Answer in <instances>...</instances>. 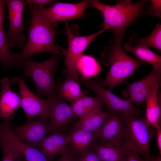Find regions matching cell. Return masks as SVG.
<instances>
[{
  "instance_id": "cb8c5ba5",
  "label": "cell",
  "mask_w": 161,
  "mask_h": 161,
  "mask_svg": "<svg viewBox=\"0 0 161 161\" xmlns=\"http://www.w3.org/2000/svg\"><path fill=\"white\" fill-rule=\"evenodd\" d=\"M109 113L97 111L79 118L74 124L75 128L84 131L96 132L101 127Z\"/></svg>"
},
{
  "instance_id": "4316f807",
  "label": "cell",
  "mask_w": 161,
  "mask_h": 161,
  "mask_svg": "<svg viewBox=\"0 0 161 161\" xmlns=\"http://www.w3.org/2000/svg\"><path fill=\"white\" fill-rule=\"evenodd\" d=\"M17 55V53L10 51L4 30L0 29V63L4 69L11 68L15 65Z\"/></svg>"
},
{
  "instance_id": "836d02e7",
  "label": "cell",
  "mask_w": 161,
  "mask_h": 161,
  "mask_svg": "<svg viewBox=\"0 0 161 161\" xmlns=\"http://www.w3.org/2000/svg\"><path fill=\"white\" fill-rule=\"evenodd\" d=\"M27 4H34L39 6H44L46 4H52L55 1L52 0H26Z\"/></svg>"
},
{
  "instance_id": "44dd1931",
  "label": "cell",
  "mask_w": 161,
  "mask_h": 161,
  "mask_svg": "<svg viewBox=\"0 0 161 161\" xmlns=\"http://www.w3.org/2000/svg\"><path fill=\"white\" fill-rule=\"evenodd\" d=\"M66 79L56 84V95L60 98L72 102L85 96L80 86V83L76 81L66 70Z\"/></svg>"
},
{
  "instance_id": "d6986e66",
  "label": "cell",
  "mask_w": 161,
  "mask_h": 161,
  "mask_svg": "<svg viewBox=\"0 0 161 161\" xmlns=\"http://www.w3.org/2000/svg\"><path fill=\"white\" fill-rule=\"evenodd\" d=\"M161 85L154 86L147 94L144 101L146 105L145 118L150 126L155 128L160 125L161 104L158 89Z\"/></svg>"
},
{
  "instance_id": "4dcf8cb0",
  "label": "cell",
  "mask_w": 161,
  "mask_h": 161,
  "mask_svg": "<svg viewBox=\"0 0 161 161\" xmlns=\"http://www.w3.org/2000/svg\"><path fill=\"white\" fill-rule=\"evenodd\" d=\"M127 152L125 161H149L141 158L136 153L127 147Z\"/></svg>"
},
{
  "instance_id": "277c9868",
  "label": "cell",
  "mask_w": 161,
  "mask_h": 161,
  "mask_svg": "<svg viewBox=\"0 0 161 161\" xmlns=\"http://www.w3.org/2000/svg\"><path fill=\"white\" fill-rule=\"evenodd\" d=\"M52 54L50 58L42 62H35L28 58L22 62L21 69L24 70V75L30 77L33 81L39 97H49L57 93L54 78L61 55Z\"/></svg>"
},
{
  "instance_id": "e575fe53",
  "label": "cell",
  "mask_w": 161,
  "mask_h": 161,
  "mask_svg": "<svg viewBox=\"0 0 161 161\" xmlns=\"http://www.w3.org/2000/svg\"><path fill=\"white\" fill-rule=\"evenodd\" d=\"M156 134L157 136V144L159 154L161 155V129L160 125L155 128Z\"/></svg>"
},
{
  "instance_id": "4fadbf2b",
  "label": "cell",
  "mask_w": 161,
  "mask_h": 161,
  "mask_svg": "<svg viewBox=\"0 0 161 161\" xmlns=\"http://www.w3.org/2000/svg\"><path fill=\"white\" fill-rule=\"evenodd\" d=\"M49 124L53 133L63 132L75 116L71 107L66 101L56 95L47 97Z\"/></svg>"
},
{
  "instance_id": "5b68a950",
  "label": "cell",
  "mask_w": 161,
  "mask_h": 161,
  "mask_svg": "<svg viewBox=\"0 0 161 161\" xmlns=\"http://www.w3.org/2000/svg\"><path fill=\"white\" fill-rule=\"evenodd\" d=\"M123 116L124 145L135 153L142 155L144 159L150 161L151 156L150 144L156 131L151 128L145 118L139 117L135 114L123 115Z\"/></svg>"
},
{
  "instance_id": "f1b7e54d",
  "label": "cell",
  "mask_w": 161,
  "mask_h": 161,
  "mask_svg": "<svg viewBox=\"0 0 161 161\" xmlns=\"http://www.w3.org/2000/svg\"><path fill=\"white\" fill-rule=\"evenodd\" d=\"M77 161H102L96 153L92 148L87 150L80 154Z\"/></svg>"
},
{
  "instance_id": "ba28073f",
  "label": "cell",
  "mask_w": 161,
  "mask_h": 161,
  "mask_svg": "<svg viewBox=\"0 0 161 161\" xmlns=\"http://www.w3.org/2000/svg\"><path fill=\"white\" fill-rule=\"evenodd\" d=\"M99 78L91 79H80L79 82L84 86L94 92L101 100L109 112H118L126 115L135 114L142 112L140 109L133 104L131 100H125L119 97L110 90L103 87Z\"/></svg>"
},
{
  "instance_id": "484cf974",
  "label": "cell",
  "mask_w": 161,
  "mask_h": 161,
  "mask_svg": "<svg viewBox=\"0 0 161 161\" xmlns=\"http://www.w3.org/2000/svg\"><path fill=\"white\" fill-rule=\"evenodd\" d=\"M161 25L158 23L151 33L147 37L140 38L137 34L133 33L129 38L131 42H134L137 45L148 48L154 47L158 51H161Z\"/></svg>"
},
{
  "instance_id": "6da1fadb",
  "label": "cell",
  "mask_w": 161,
  "mask_h": 161,
  "mask_svg": "<svg viewBox=\"0 0 161 161\" xmlns=\"http://www.w3.org/2000/svg\"><path fill=\"white\" fill-rule=\"evenodd\" d=\"M147 1L133 3L130 0H117L115 5H112L99 0H88L103 14L104 20L101 26L112 32L114 39L121 41L125 31L133 21L141 16L149 15L145 10Z\"/></svg>"
},
{
  "instance_id": "8fae6325",
  "label": "cell",
  "mask_w": 161,
  "mask_h": 161,
  "mask_svg": "<svg viewBox=\"0 0 161 161\" xmlns=\"http://www.w3.org/2000/svg\"><path fill=\"white\" fill-rule=\"evenodd\" d=\"M11 83L18 85L20 106L24 111L27 120L39 116L49 117V105L47 99L43 100L35 95L27 86L24 77H15Z\"/></svg>"
},
{
  "instance_id": "5bb4252c",
  "label": "cell",
  "mask_w": 161,
  "mask_h": 161,
  "mask_svg": "<svg viewBox=\"0 0 161 161\" xmlns=\"http://www.w3.org/2000/svg\"><path fill=\"white\" fill-rule=\"evenodd\" d=\"M124 83L126 88L122 92L123 96L131 100L139 107L144 102L147 94L152 87L156 84L161 85V73L152 69L140 80L131 83Z\"/></svg>"
},
{
  "instance_id": "7a4b0ae2",
  "label": "cell",
  "mask_w": 161,
  "mask_h": 161,
  "mask_svg": "<svg viewBox=\"0 0 161 161\" xmlns=\"http://www.w3.org/2000/svg\"><path fill=\"white\" fill-rule=\"evenodd\" d=\"M30 16L29 27V37L24 48L19 54L21 61L39 53L50 52L65 55L66 49L56 44L55 38L57 23L48 24L43 22L39 16L38 5L27 4Z\"/></svg>"
},
{
  "instance_id": "3957f363",
  "label": "cell",
  "mask_w": 161,
  "mask_h": 161,
  "mask_svg": "<svg viewBox=\"0 0 161 161\" xmlns=\"http://www.w3.org/2000/svg\"><path fill=\"white\" fill-rule=\"evenodd\" d=\"M122 41L113 39L105 46L100 55L103 64L110 66L105 79L101 80L103 87L112 89L137 71L145 62L128 55L121 46Z\"/></svg>"
},
{
  "instance_id": "83f0119b",
  "label": "cell",
  "mask_w": 161,
  "mask_h": 161,
  "mask_svg": "<svg viewBox=\"0 0 161 161\" xmlns=\"http://www.w3.org/2000/svg\"><path fill=\"white\" fill-rule=\"evenodd\" d=\"M0 147L3 155L1 161H22V155L0 137Z\"/></svg>"
},
{
  "instance_id": "e0dca14e",
  "label": "cell",
  "mask_w": 161,
  "mask_h": 161,
  "mask_svg": "<svg viewBox=\"0 0 161 161\" xmlns=\"http://www.w3.org/2000/svg\"><path fill=\"white\" fill-rule=\"evenodd\" d=\"M69 141L68 135L63 132L54 133L45 138L40 149L49 160L52 161L58 155H63L67 152Z\"/></svg>"
},
{
  "instance_id": "d4e9b609",
  "label": "cell",
  "mask_w": 161,
  "mask_h": 161,
  "mask_svg": "<svg viewBox=\"0 0 161 161\" xmlns=\"http://www.w3.org/2000/svg\"><path fill=\"white\" fill-rule=\"evenodd\" d=\"M76 69L80 74L83 79H89L95 76L103 70L98 62L93 57L82 55L76 65Z\"/></svg>"
},
{
  "instance_id": "ffe728a7",
  "label": "cell",
  "mask_w": 161,
  "mask_h": 161,
  "mask_svg": "<svg viewBox=\"0 0 161 161\" xmlns=\"http://www.w3.org/2000/svg\"><path fill=\"white\" fill-rule=\"evenodd\" d=\"M92 148L102 161H125L127 148L125 145L97 141Z\"/></svg>"
},
{
  "instance_id": "9c48e42d",
  "label": "cell",
  "mask_w": 161,
  "mask_h": 161,
  "mask_svg": "<svg viewBox=\"0 0 161 161\" xmlns=\"http://www.w3.org/2000/svg\"><path fill=\"white\" fill-rule=\"evenodd\" d=\"M26 4L25 0H6L9 25L6 35L9 47L25 46L26 37L23 31L25 28L23 24V10Z\"/></svg>"
},
{
  "instance_id": "d590c367",
  "label": "cell",
  "mask_w": 161,
  "mask_h": 161,
  "mask_svg": "<svg viewBox=\"0 0 161 161\" xmlns=\"http://www.w3.org/2000/svg\"><path fill=\"white\" fill-rule=\"evenodd\" d=\"M150 161H161V158L160 157H151Z\"/></svg>"
},
{
  "instance_id": "9a60e30c",
  "label": "cell",
  "mask_w": 161,
  "mask_h": 161,
  "mask_svg": "<svg viewBox=\"0 0 161 161\" xmlns=\"http://www.w3.org/2000/svg\"><path fill=\"white\" fill-rule=\"evenodd\" d=\"M123 127L124 121L122 114L116 112L109 113L102 126L95 132L97 141L125 145L123 139Z\"/></svg>"
},
{
  "instance_id": "7402d4cb",
  "label": "cell",
  "mask_w": 161,
  "mask_h": 161,
  "mask_svg": "<svg viewBox=\"0 0 161 161\" xmlns=\"http://www.w3.org/2000/svg\"><path fill=\"white\" fill-rule=\"evenodd\" d=\"M70 105L75 115L79 118L94 111H102L105 106L98 96L90 97L86 96L71 102Z\"/></svg>"
},
{
  "instance_id": "f546056e",
  "label": "cell",
  "mask_w": 161,
  "mask_h": 161,
  "mask_svg": "<svg viewBox=\"0 0 161 161\" xmlns=\"http://www.w3.org/2000/svg\"><path fill=\"white\" fill-rule=\"evenodd\" d=\"M151 5L148 7V12L150 15L160 17L161 14V1L151 0Z\"/></svg>"
},
{
  "instance_id": "ac0fdd59",
  "label": "cell",
  "mask_w": 161,
  "mask_h": 161,
  "mask_svg": "<svg viewBox=\"0 0 161 161\" xmlns=\"http://www.w3.org/2000/svg\"><path fill=\"white\" fill-rule=\"evenodd\" d=\"M69 143L71 151L75 155H79L83 152L92 148L97 142L95 132L77 129L74 127L69 134Z\"/></svg>"
},
{
  "instance_id": "603a6c76",
  "label": "cell",
  "mask_w": 161,
  "mask_h": 161,
  "mask_svg": "<svg viewBox=\"0 0 161 161\" xmlns=\"http://www.w3.org/2000/svg\"><path fill=\"white\" fill-rule=\"evenodd\" d=\"M125 49L130 52L141 60L151 64L153 69L161 73V56L153 52L149 48L139 45L132 46L129 42L126 43L124 46Z\"/></svg>"
},
{
  "instance_id": "52a82bcc",
  "label": "cell",
  "mask_w": 161,
  "mask_h": 161,
  "mask_svg": "<svg viewBox=\"0 0 161 161\" xmlns=\"http://www.w3.org/2000/svg\"><path fill=\"white\" fill-rule=\"evenodd\" d=\"M93 7L88 0L77 3H65L55 1L48 7L38 5V10L42 20L48 24L58 21L68 22L72 19L83 18L87 9Z\"/></svg>"
},
{
  "instance_id": "7c38bea8",
  "label": "cell",
  "mask_w": 161,
  "mask_h": 161,
  "mask_svg": "<svg viewBox=\"0 0 161 161\" xmlns=\"http://www.w3.org/2000/svg\"><path fill=\"white\" fill-rule=\"evenodd\" d=\"M14 118L13 115L0 123V137L18 151L27 161H49L41 151L25 144L13 133L11 125Z\"/></svg>"
},
{
  "instance_id": "8992f818",
  "label": "cell",
  "mask_w": 161,
  "mask_h": 161,
  "mask_svg": "<svg viewBox=\"0 0 161 161\" xmlns=\"http://www.w3.org/2000/svg\"><path fill=\"white\" fill-rule=\"evenodd\" d=\"M65 25L68 45L65 55L66 70L76 81L80 83L76 69L77 61L90 44L97 36L106 30L103 29L95 33L79 36H78V29L76 25L70 26L68 22H65Z\"/></svg>"
},
{
  "instance_id": "30bf717a",
  "label": "cell",
  "mask_w": 161,
  "mask_h": 161,
  "mask_svg": "<svg viewBox=\"0 0 161 161\" xmlns=\"http://www.w3.org/2000/svg\"><path fill=\"white\" fill-rule=\"evenodd\" d=\"M11 129L25 144L38 150L43 141L52 132L50 124L46 118L41 117L27 120L25 124L11 127Z\"/></svg>"
},
{
  "instance_id": "d6a6232c",
  "label": "cell",
  "mask_w": 161,
  "mask_h": 161,
  "mask_svg": "<svg viewBox=\"0 0 161 161\" xmlns=\"http://www.w3.org/2000/svg\"><path fill=\"white\" fill-rule=\"evenodd\" d=\"M75 155L71 151L68 150L66 153L62 155L56 161H77V158Z\"/></svg>"
},
{
  "instance_id": "1f68e13d",
  "label": "cell",
  "mask_w": 161,
  "mask_h": 161,
  "mask_svg": "<svg viewBox=\"0 0 161 161\" xmlns=\"http://www.w3.org/2000/svg\"><path fill=\"white\" fill-rule=\"evenodd\" d=\"M6 5V0H0V29L4 30V7Z\"/></svg>"
},
{
  "instance_id": "2e32d148",
  "label": "cell",
  "mask_w": 161,
  "mask_h": 161,
  "mask_svg": "<svg viewBox=\"0 0 161 161\" xmlns=\"http://www.w3.org/2000/svg\"><path fill=\"white\" fill-rule=\"evenodd\" d=\"M11 83V80L7 78H3L1 80L0 118L11 117L21 107L20 96L12 89Z\"/></svg>"
}]
</instances>
